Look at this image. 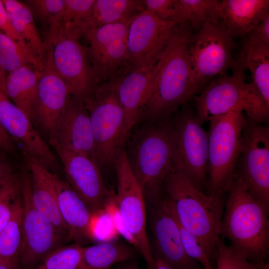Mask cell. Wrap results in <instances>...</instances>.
<instances>
[{
	"instance_id": "6da1fadb",
	"label": "cell",
	"mask_w": 269,
	"mask_h": 269,
	"mask_svg": "<svg viewBox=\"0 0 269 269\" xmlns=\"http://www.w3.org/2000/svg\"><path fill=\"white\" fill-rule=\"evenodd\" d=\"M188 22L178 23L153 71L150 97L142 116L164 121L195 94L188 47L192 33Z\"/></svg>"
},
{
	"instance_id": "7a4b0ae2",
	"label": "cell",
	"mask_w": 269,
	"mask_h": 269,
	"mask_svg": "<svg viewBox=\"0 0 269 269\" xmlns=\"http://www.w3.org/2000/svg\"><path fill=\"white\" fill-rule=\"evenodd\" d=\"M227 192L220 235L248 260L262 264L269 253V209L253 197L236 172Z\"/></svg>"
},
{
	"instance_id": "3957f363",
	"label": "cell",
	"mask_w": 269,
	"mask_h": 269,
	"mask_svg": "<svg viewBox=\"0 0 269 269\" xmlns=\"http://www.w3.org/2000/svg\"><path fill=\"white\" fill-rule=\"evenodd\" d=\"M163 187L178 221L199 238L211 262L216 258L220 240L223 198L205 194L173 171Z\"/></svg>"
},
{
	"instance_id": "277c9868",
	"label": "cell",
	"mask_w": 269,
	"mask_h": 269,
	"mask_svg": "<svg viewBox=\"0 0 269 269\" xmlns=\"http://www.w3.org/2000/svg\"><path fill=\"white\" fill-rule=\"evenodd\" d=\"M232 70L231 76L212 81L195 98V115L200 125L238 107L243 108L250 122H268L269 108L254 84L246 82V68L240 56Z\"/></svg>"
},
{
	"instance_id": "5b68a950",
	"label": "cell",
	"mask_w": 269,
	"mask_h": 269,
	"mask_svg": "<svg viewBox=\"0 0 269 269\" xmlns=\"http://www.w3.org/2000/svg\"><path fill=\"white\" fill-rule=\"evenodd\" d=\"M242 107L212 119L208 134L207 195L223 198L233 181L241 153L242 134L247 123Z\"/></svg>"
},
{
	"instance_id": "8992f818",
	"label": "cell",
	"mask_w": 269,
	"mask_h": 269,
	"mask_svg": "<svg viewBox=\"0 0 269 269\" xmlns=\"http://www.w3.org/2000/svg\"><path fill=\"white\" fill-rule=\"evenodd\" d=\"M117 81L99 84L84 102L89 114L95 143L94 161L98 165L114 164L125 148L129 135L117 91Z\"/></svg>"
},
{
	"instance_id": "52a82bcc",
	"label": "cell",
	"mask_w": 269,
	"mask_h": 269,
	"mask_svg": "<svg viewBox=\"0 0 269 269\" xmlns=\"http://www.w3.org/2000/svg\"><path fill=\"white\" fill-rule=\"evenodd\" d=\"M80 37L63 32L58 26L47 29L43 40V66L55 71L66 84L70 95L83 102L98 86Z\"/></svg>"
},
{
	"instance_id": "ba28073f",
	"label": "cell",
	"mask_w": 269,
	"mask_h": 269,
	"mask_svg": "<svg viewBox=\"0 0 269 269\" xmlns=\"http://www.w3.org/2000/svg\"><path fill=\"white\" fill-rule=\"evenodd\" d=\"M169 121L143 129L133 137L126 151L129 162L144 196L154 200L165 179L173 171L169 143Z\"/></svg>"
},
{
	"instance_id": "9c48e42d",
	"label": "cell",
	"mask_w": 269,
	"mask_h": 269,
	"mask_svg": "<svg viewBox=\"0 0 269 269\" xmlns=\"http://www.w3.org/2000/svg\"><path fill=\"white\" fill-rule=\"evenodd\" d=\"M169 143L173 171L204 192L208 162V134L191 110L169 122Z\"/></svg>"
},
{
	"instance_id": "30bf717a",
	"label": "cell",
	"mask_w": 269,
	"mask_h": 269,
	"mask_svg": "<svg viewBox=\"0 0 269 269\" xmlns=\"http://www.w3.org/2000/svg\"><path fill=\"white\" fill-rule=\"evenodd\" d=\"M232 36L221 22L206 23L192 35L188 47L191 81L195 94L212 77L223 75L235 64Z\"/></svg>"
},
{
	"instance_id": "8fae6325",
	"label": "cell",
	"mask_w": 269,
	"mask_h": 269,
	"mask_svg": "<svg viewBox=\"0 0 269 269\" xmlns=\"http://www.w3.org/2000/svg\"><path fill=\"white\" fill-rule=\"evenodd\" d=\"M133 20L110 24L86 31L88 57L95 80L118 81L134 69L128 51V35Z\"/></svg>"
},
{
	"instance_id": "7c38bea8",
	"label": "cell",
	"mask_w": 269,
	"mask_h": 269,
	"mask_svg": "<svg viewBox=\"0 0 269 269\" xmlns=\"http://www.w3.org/2000/svg\"><path fill=\"white\" fill-rule=\"evenodd\" d=\"M114 165L117 179L115 199L127 229L135 239L138 251L148 269H155L154 258L146 230V209L142 189L129 162L126 148L121 151Z\"/></svg>"
},
{
	"instance_id": "4fadbf2b",
	"label": "cell",
	"mask_w": 269,
	"mask_h": 269,
	"mask_svg": "<svg viewBox=\"0 0 269 269\" xmlns=\"http://www.w3.org/2000/svg\"><path fill=\"white\" fill-rule=\"evenodd\" d=\"M27 170L19 176L22 201L19 263L24 269H33L47 254L61 246L64 239L68 238L34 207L31 197L30 176Z\"/></svg>"
},
{
	"instance_id": "5bb4252c",
	"label": "cell",
	"mask_w": 269,
	"mask_h": 269,
	"mask_svg": "<svg viewBox=\"0 0 269 269\" xmlns=\"http://www.w3.org/2000/svg\"><path fill=\"white\" fill-rule=\"evenodd\" d=\"M240 168L235 172L250 193L266 208L269 205V129L248 122L242 134Z\"/></svg>"
},
{
	"instance_id": "9a60e30c",
	"label": "cell",
	"mask_w": 269,
	"mask_h": 269,
	"mask_svg": "<svg viewBox=\"0 0 269 269\" xmlns=\"http://www.w3.org/2000/svg\"><path fill=\"white\" fill-rule=\"evenodd\" d=\"M178 23L162 20L146 10L131 22L128 51L134 68L154 66Z\"/></svg>"
},
{
	"instance_id": "2e32d148",
	"label": "cell",
	"mask_w": 269,
	"mask_h": 269,
	"mask_svg": "<svg viewBox=\"0 0 269 269\" xmlns=\"http://www.w3.org/2000/svg\"><path fill=\"white\" fill-rule=\"evenodd\" d=\"M51 146L63 165L67 182L93 214L104 209L115 193L105 186L98 164L80 153Z\"/></svg>"
},
{
	"instance_id": "e0dca14e",
	"label": "cell",
	"mask_w": 269,
	"mask_h": 269,
	"mask_svg": "<svg viewBox=\"0 0 269 269\" xmlns=\"http://www.w3.org/2000/svg\"><path fill=\"white\" fill-rule=\"evenodd\" d=\"M0 124L24 158H33L48 169L57 165L55 155L26 115L0 91Z\"/></svg>"
},
{
	"instance_id": "ac0fdd59",
	"label": "cell",
	"mask_w": 269,
	"mask_h": 269,
	"mask_svg": "<svg viewBox=\"0 0 269 269\" xmlns=\"http://www.w3.org/2000/svg\"><path fill=\"white\" fill-rule=\"evenodd\" d=\"M156 201L151 223L153 257L160 258L173 269H198V262L185 252L178 223L168 200L160 198Z\"/></svg>"
},
{
	"instance_id": "d6986e66",
	"label": "cell",
	"mask_w": 269,
	"mask_h": 269,
	"mask_svg": "<svg viewBox=\"0 0 269 269\" xmlns=\"http://www.w3.org/2000/svg\"><path fill=\"white\" fill-rule=\"evenodd\" d=\"M49 143L94 161V139L89 114L83 101L70 96Z\"/></svg>"
},
{
	"instance_id": "ffe728a7",
	"label": "cell",
	"mask_w": 269,
	"mask_h": 269,
	"mask_svg": "<svg viewBox=\"0 0 269 269\" xmlns=\"http://www.w3.org/2000/svg\"><path fill=\"white\" fill-rule=\"evenodd\" d=\"M70 94L59 76L43 66L40 71L35 123H38L49 138L64 112Z\"/></svg>"
},
{
	"instance_id": "44dd1931",
	"label": "cell",
	"mask_w": 269,
	"mask_h": 269,
	"mask_svg": "<svg viewBox=\"0 0 269 269\" xmlns=\"http://www.w3.org/2000/svg\"><path fill=\"white\" fill-rule=\"evenodd\" d=\"M154 65L133 69L117 81V91L124 110L126 130L128 134L142 117L150 97Z\"/></svg>"
},
{
	"instance_id": "7402d4cb",
	"label": "cell",
	"mask_w": 269,
	"mask_h": 269,
	"mask_svg": "<svg viewBox=\"0 0 269 269\" xmlns=\"http://www.w3.org/2000/svg\"><path fill=\"white\" fill-rule=\"evenodd\" d=\"M57 205L60 216L69 233V239L81 245L92 239L93 213L70 185L53 174Z\"/></svg>"
},
{
	"instance_id": "603a6c76",
	"label": "cell",
	"mask_w": 269,
	"mask_h": 269,
	"mask_svg": "<svg viewBox=\"0 0 269 269\" xmlns=\"http://www.w3.org/2000/svg\"><path fill=\"white\" fill-rule=\"evenodd\" d=\"M31 180V197L35 208L61 233H69L59 212L53 174L33 158L25 159Z\"/></svg>"
},
{
	"instance_id": "cb8c5ba5",
	"label": "cell",
	"mask_w": 269,
	"mask_h": 269,
	"mask_svg": "<svg viewBox=\"0 0 269 269\" xmlns=\"http://www.w3.org/2000/svg\"><path fill=\"white\" fill-rule=\"evenodd\" d=\"M221 23L232 36L248 34L269 14V0H224Z\"/></svg>"
},
{
	"instance_id": "d4e9b609",
	"label": "cell",
	"mask_w": 269,
	"mask_h": 269,
	"mask_svg": "<svg viewBox=\"0 0 269 269\" xmlns=\"http://www.w3.org/2000/svg\"><path fill=\"white\" fill-rule=\"evenodd\" d=\"M41 70L24 66L9 72L6 78L5 95L35 123L38 82Z\"/></svg>"
},
{
	"instance_id": "484cf974",
	"label": "cell",
	"mask_w": 269,
	"mask_h": 269,
	"mask_svg": "<svg viewBox=\"0 0 269 269\" xmlns=\"http://www.w3.org/2000/svg\"><path fill=\"white\" fill-rule=\"evenodd\" d=\"M145 10L142 0H95L83 27L84 35L106 25L133 20Z\"/></svg>"
},
{
	"instance_id": "4316f807",
	"label": "cell",
	"mask_w": 269,
	"mask_h": 269,
	"mask_svg": "<svg viewBox=\"0 0 269 269\" xmlns=\"http://www.w3.org/2000/svg\"><path fill=\"white\" fill-rule=\"evenodd\" d=\"M240 57L251 74L253 83L269 108V46L248 34Z\"/></svg>"
},
{
	"instance_id": "83f0119b",
	"label": "cell",
	"mask_w": 269,
	"mask_h": 269,
	"mask_svg": "<svg viewBox=\"0 0 269 269\" xmlns=\"http://www.w3.org/2000/svg\"><path fill=\"white\" fill-rule=\"evenodd\" d=\"M2 1L14 28L43 66L44 56L43 42L38 31L31 11L22 1L16 0Z\"/></svg>"
},
{
	"instance_id": "f1b7e54d",
	"label": "cell",
	"mask_w": 269,
	"mask_h": 269,
	"mask_svg": "<svg viewBox=\"0 0 269 269\" xmlns=\"http://www.w3.org/2000/svg\"><path fill=\"white\" fill-rule=\"evenodd\" d=\"M134 254L131 246L120 243L102 242L82 247L77 269H109L116 264L131 259Z\"/></svg>"
},
{
	"instance_id": "f546056e",
	"label": "cell",
	"mask_w": 269,
	"mask_h": 269,
	"mask_svg": "<svg viewBox=\"0 0 269 269\" xmlns=\"http://www.w3.org/2000/svg\"><path fill=\"white\" fill-rule=\"evenodd\" d=\"M176 7L182 23L194 28L218 23L224 18L221 2L217 0H177Z\"/></svg>"
},
{
	"instance_id": "4dcf8cb0",
	"label": "cell",
	"mask_w": 269,
	"mask_h": 269,
	"mask_svg": "<svg viewBox=\"0 0 269 269\" xmlns=\"http://www.w3.org/2000/svg\"><path fill=\"white\" fill-rule=\"evenodd\" d=\"M0 66L8 73L24 66L41 69L42 65L28 48L9 38L0 30Z\"/></svg>"
},
{
	"instance_id": "1f68e13d",
	"label": "cell",
	"mask_w": 269,
	"mask_h": 269,
	"mask_svg": "<svg viewBox=\"0 0 269 269\" xmlns=\"http://www.w3.org/2000/svg\"><path fill=\"white\" fill-rule=\"evenodd\" d=\"M22 243L21 195L11 219L0 232V261L19 259Z\"/></svg>"
},
{
	"instance_id": "d6a6232c",
	"label": "cell",
	"mask_w": 269,
	"mask_h": 269,
	"mask_svg": "<svg viewBox=\"0 0 269 269\" xmlns=\"http://www.w3.org/2000/svg\"><path fill=\"white\" fill-rule=\"evenodd\" d=\"M95 0H65L59 28L65 33L81 37L83 27L90 16Z\"/></svg>"
},
{
	"instance_id": "836d02e7",
	"label": "cell",
	"mask_w": 269,
	"mask_h": 269,
	"mask_svg": "<svg viewBox=\"0 0 269 269\" xmlns=\"http://www.w3.org/2000/svg\"><path fill=\"white\" fill-rule=\"evenodd\" d=\"M82 246H60L47 254L33 269H77Z\"/></svg>"
},
{
	"instance_id": "e575fe53",
	"label": "cell",
	"mask_w": 269,
	"mask_h": 269,
	"mask_svg": "<svg viewBox=\"0 0 269 269\" xmlns=\"http://www.w3.org/2000/svg\"><path fill=\"white\" fill-rule=\"evenodd\" d=\"M34 18L47 29L59 25L65 5V0H27L22 1Z\"/></svg>"
},
{
	"instance_id": "d590c367",
	"label": "cell",
	"mask_w": 269,
	"mask_h": 269,
	"mask_svg": "<svg viewBox=\"0 0 269 269\" xmlns=\"http://www.w3.org/2000/svg\"><path fill=\"white\" fill-rule=\"evenodd\" d=\"M20 196L19 176L15 173L0 184V232L11 219Z\"/></svg>"
},
{
	"instance_id": "8d00e7d4",
	"label": "cell",
	"mask_w": 269,
	"mask_h": 269,
	"mask_svg": "<svg viewBox=\"0 0 269 269\" xmlns=\"http://www.w3.org/2000/svg\"><path fill=\"white\" fill-rule=\"evenodd\" d=\"M216 269H264L267 266L251 262L231 246H227L220 239L217 246Z\"/></svg>"
},
{
	"instance_id": "74e56055",
	"label": "cell",
	"mask_w": 269,
	"mask_h": 269,
	"mask_svg": "<svg viewBox=\"0 0 269 269\" xmlns=\"http://www.w3.org/2000/svg\"><path fill=\"white\" fill-rule=\"evenodd\" d=\"M176 220L182 246L186 255L190 258L201 264L204 268L209 267L213 269L211 262L200 240L197 236L182 226L177 218Z\"/></svg>"
},
{
	"instance_id": "f35d334b",
	"label": "cell",
	"mask_w": 269,
	"mask_h": 269,
	"mask_svg": "<svg viewBox=\"0 0 269 269\" xmlns=\"http://www.w3.org/2000/svg\"><path fill=\"white\" fill-rule=\"evenodd\" d=\"M91 231L92 239L100 243L111 242L119 235L111 216L105 209L93 214Z\"/></svg>"
},
{
	"instance_id": "ab89813d",
	"label": "cell",
	"mask_w": 269,
	"mask_h": 269,
	"mask_svg": "<svg viewBox=\"0 0 269 269\" xmlns=\"http://www.w3.org/2000/svg\"><path fill=\"white\" fill-rule=\"evenodd\" d=\"M177 0H142L145 10L158 18L182 23L176 8Z\"/></svg>"
},
{
	"instance_id": "60d3db41",
	"label": "cell",
	"mask_w": 269,
	"mask_h": 269,
	"mask_svg": "<svg viewBox=\"0 0 269 269\" xmlns=\"http://www.w3.org/2000/svg\"><path fill=\"white\" fill-rule=\"evenodd\" d=\"M104 209L109 214L113 220L115 227L119 235L122 236L131 246L138 250L137 243L127 229L117 206L115 195L108 202Z\"/></svg>"
},
{
	"instance_id": "b9f144b4",
	"label": "cell",
	"mask_w": 269,
	"mask_h": 269,
	"mask_svg": "<svg viewBox=\"0 0 269 269\" xmlns=\"http://www.w3.org/2000/svg\"><path fill=\"white\" fill-rule=\"evenodd\" d=\"M0 30L15 42L27 46L23 39L14 28L4 5L1 0H0Z\"/></svg>"
},
{
	"instance_id": "7bdbcfd3",
	"label": "cell",
	"mask_w": 269,
	"mask_h": 269,
	"mask_svg": "<svg viewBox=\"0 0 269 269\" xmlns=\"http://www.w3.org/2000/svg\"><path fill=\"white\" fill-rule=\"evenodd\" d=\"M248 34L259 42L269 46V14Z\"/></svg>"
},
{
	"instance_id": "ee69618b",
	"label": "cell",
	"mask_w": 269,
	"mask_h": 269,
	"mask_svg": "<svg viewBox=\"0 0 269 269\" xmlns=\"http://www.w3.org/2000/svg\"><path fill=\"white\" fill-rule=\"evenodd\" d=\"M16 148L0 124V152L4 155L14 154Z\"/></svg>"
},
{
	"instance_id": "f6af8a7d",
	"label": "cell",
	"mask_w": 269,
	"mask_h": 269,
	"mask_svg": "<svg viewBox=\"0 0 269 269\" xmlns=\"http://www.w3.org/2000/svg\"><path fill=\"white\" fill-rule=\"evenodd\" d=\"M14 172L12 163L7 157V155L2 154L0 155V184L7 180Z\"/></svg>"
},
{
	"instance_id": "bcb514c9",
	"label": "cell",
	"mask_w": 269,
	"mask_h": 269,
	"mask_svg": "<svg viewBox=\"0 0 269 269\" xmlns=\"http://www.w3.org/2000/svg\"><path fill=\"white\" fill-rule=\"evenodd\" d=\"M0 269H20L19 259L0 261Z\"/></svg>"
},
{
	"instance_id": "7dc6e473",
	"label": "cell",
	"mask_w": 269,
	"mask_h": 269,
	"mask_svg": "<svg viewBox=\"0 0 269 269\" xmlns=\"http://www.w3.org/2000/svg\"><path fill=\"white\" fill-rule=\"evenodd\" d=\"M155 269H173L169 265L158 257H154Z\"/></svg>"
},
{
	"instance_id": "c3c4849f",
	"label": "cell",
	"mask_w": 269,
	"mask_h": 269,
	"mask_svg": "<svg viewBox=\"0 0 269 269\" xmlns=\"http://www.w3.org/2000/svg\"><path fill=\"white\" fill-rule=\"evenodd\" d=\"M7 75L6 73L0 66V91L4 94L5 92V84Z\"/></svg>"
},
{
	"instance_id": "681fc988",
	"label": "cell",
	"mask_w": 269,
	"mask_h": 269,
	"mask_svg": "<svg viewBox=\"0 0 269 269\" xmlns=\"http://www.w3.org/2000/svg\"><path fill=\"white\" fill-rule=\"evenodd\" d=\"M120 269H139L134 263H129L124 265Z\"/></svg>"
},
{
	"instance_id": "f907efd6",
	"label": "cell",
	"mask_w": 269,
	"mask_h": 269,
	"mask_svg": "<svg viewBox=\"0 0 269 269\" xmlns=\"http://www.w3.org/2000/svg\"><path fill=\"white\" fill-rule=\"evenodd\" d=\"M203 269H210V268H209V267H204V268H203Z\"/></svg>"
}]
</instances>
